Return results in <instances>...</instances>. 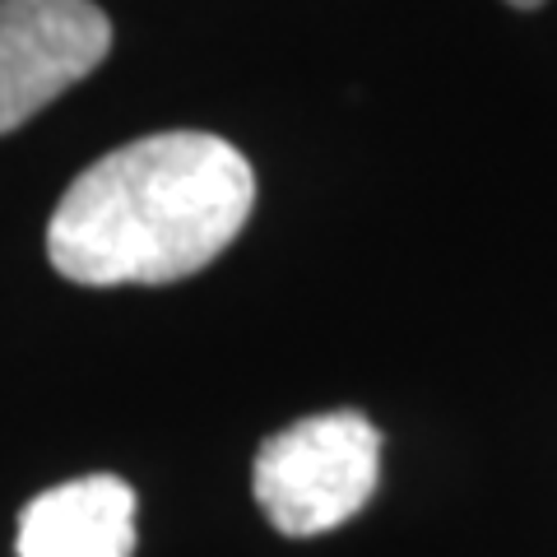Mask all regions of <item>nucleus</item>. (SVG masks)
<instances>
[{
	"instance_id": "f257e3e1",
	"label": "nucleus",
	"mask_w": 557,
	"mask_h": 557,
	"mask_svg": "<svg viewBox=\"0 0 557 557\" xmlns=\"http://www.w3.org/2000/svg\"><path fill=\"white\" fill-rule=\"evenodd\" d=\"M256 205V172L228 139L163 131L131 139L65 186L47 260L70 284H177L228 251Z\"/></svg>"
},
{
	"instance_id": "f03ea898",
	"label": "nucleus",
	"mask_w": 557,
	"mask_h": 557,
	"mask_svg": "<svg viewBox=\"0 0 557 557\" xmlns=\"http://www.w3.org/2000/svg\"><path fill=\"white\" fill-rule=\"evenodd\" d=\"M381 479V432L358 409L302 418L256 450L251 493L288 539H311L354 520Z\"/></svg>"
},
{
	"instance_id": "7ed1b4c3",
	"label": "nucleus",
	"mask_w": 557,
	"mask_h": 557,
	"mask_svg": "<svg viewBox=\"0 0 557 557\" xmlns=\"http://www.w3.org/2000/svg\"><path fill=\"white\" fill-rule=\"evenodd\" d=\"M108 51L112 20L94 0H0V135L94 75Z\"/></svg>"
},
{
	"instance_id": "20e7f679",
	"label": "nucleus",
	"mask_w": 557,
	"mask_h": 557,
	"mask_svg": "<svg viewBox=\"0 0 557 557\" xmlns=\"http://www.w3.org/2000/svg\"><path fill=\"white\" fill-rule=\"evenodd\" d=\"M20 557H135V487L116 474L47 487L20 511Z\"/></svg>"
},
{
	"instance_id": "39448f33",
	"label": "nucleus",
	"mask_w": 557,
	"mask_h": 557,
	"mask_svg": "<svg viewBox=\"0 0 557 557\" xmlns=\"http://www.w3.org/2000/svg\"><path fill=\"white\" fill-rule=\"evenodd\" d=\"M511 5H520V10H534V5H544V0H511Z\"/></svg>"
}]
</instances>
